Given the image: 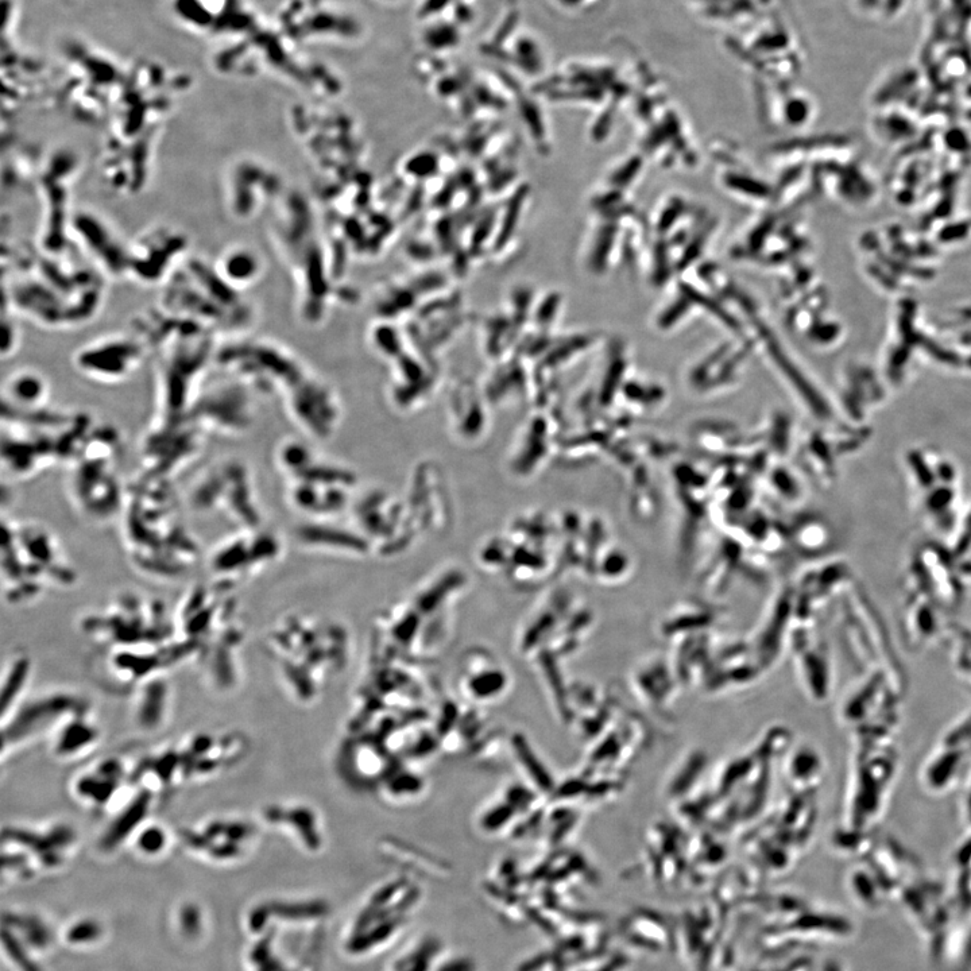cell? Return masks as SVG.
I'll return each mask as SVG.
<instances>
[{
	"instance_id": "cell-17",
	"label": "cell",
	"mask_w": 971,
	"mask_h": 971,
	"mask_svg": "<svg viewBox=\"0 0 971 971\" xmlns=\"http://www.w3.org/2000/svg\"><path fill=\"white\" fill-rule=\"evenodd\" d=\"M29 671V659L27 657L21 655L13 657V660L10 661V667L7 669L5 680H3V715L13 709L18 696L22 694Z\"/></svg>"
},
{
	"instance_id": "cell-7",
	"label": "cell",
	"mask_w": 971,
	"mask_h": 971,
	"mask_svg": "<svg viewBox=\"0 0 971 971\" xmlns=\"http://www.w3.org/2000/svg\"><path fill=\"white\" fill-rule=\"evenodd\" d=\"M143 346L127 338L96 340L77 352L75 365L85 377L103 384L129 378L141 365Z\"/></svg>"
},
{
	"instance_id": "cell-19",
	"label": "cell",
	"mask_w": 971,
	"mask_h": 971,
	"mask_svg": "<svg viewBox=\"0 0 971 971\" xmlns=\"http://www.w3.org/2000/svg\"><path fill=\"white\" fill-rule=\"evenodd\" d=\"M6 922L10 923V926H17L23 928L25 931L27 942L30 945L36 947H42L48 945L50 942L49 931L46 930L42 923L38 922L36 919H26L19 918V916H6Z\"/></svg>"
},
{
	"instance_id": "cell-1",
	"label": "cell",
	"mask_w": 971,
	"mask_h": 971,
	"mask_svg": "<svg viewBox=\"0 0 971 971\" xmlns=\"http://www.w3.org/2000/svg\"><path fill=\"white\" fill-rule=\"evenodd\" d=\"M168 479L146 477L126 491L125 541L131 560L153 578H176L193 566L199 547L179 517Z\"/></svg>"
},
{
	"instance_id": "cell-4",
	"label": "cell",
	"mask_w": 971,
	"mask_h": 971,
	"mask_svg": "<svg viewBox=\"0 0 971 971\" xmlns=\"http://www.w3.org/2000/svg\"><path fill=\"white\" fill-rule=\"evenodd\" d=\"M189 501L199 512L226 514L239 529L257 528L261 517L249 467L239 460H223L207 468L193 483Z\"/></svg>"
},
{
	"instance_id": "cell-20",
	"label": "cell",
	"mask_w": 971,
	"mask_h": 971,
	"mask_svg": "<svg viewBox=\"0 0 971 971\" xmlns=\"http://www.w3.org/2000/svg\"><path fill=\"white\" fill-rule=\"evenodd\" d=\"M3 945H5L7 953L21 967L22 971H41L40 967L30 959L25 949L21 946V943L15 939V936L7 928L3 930Z\"/></svg>"
},
{
	"instance_id": "cell-6",
	"label": "cell",
	"mask_w": 971,
	"mask_h": 971,
	"mask_svg": "<svg viewBox=\"0 0 971 971\" xmlns=\"http://www.w3.org/2000/svg\"><path fill=\"white\" fill-rule=\"evenodd\" d=\"M235 379V378H234ZM192 419L203 428L205 433H234L238 435L249 429L251 405L249 388L238 379L230 384H220L205 390L193 401Z\"/></svg>"
},
{
	"instance_id": "cell-22",
	"label": "cell",
	"mask_w": 971,
	"mask_h": 971,
	"mask_svg": "<svg viewBox=\"0 0 971 971\" xmlns=\"http://www.w3.org/2000/svg\"><path fill=\"white\" fill-rule=\"evenodd\" d=\"M181 926L185 934L189 936L196 935L200 930V915L196 907L193 905H187L181 911Z\"/></svg>"
},
{
	"instance_id": "cell-3",
	"label": "cell",
	"mask_w": 971,
	"mask_h": 971,
	"mask_svg": "<svg viewBox=\"0 0 971 971\" xmlns=\"http://www.w3.org/2000/svg\"><path fill=\"white\" fill-rule=\"evenodd\" d=\"M164 611L160 603L126 595L115 599L102 613L85 618L83 628L95 640L115 646L116 651H145L147 645L158 648L173 633L166 614L147 621Z\"/></svg>"
},
{
	"instance_id": "cell-13",
	"label": "cell",
	"mask_w": 971,
	"mask_h": 971,
	"mask_svg": "<svg viewBox=\"0 0 971 971\" xmlns=\"http://www.w3.org/2000/svg\"><path fill=\"white\" fill-rule=\"evenodd\" d=\"M49 398L48 382L36 371L21 370L10 375L3 386V404L9 405L5 415L10 419L29 417L45 412Z\"/></svg>"
},
{
	"instance_id": "cell-10",
	"label": "cell",
	"mask_w": 971,
	"mask_h": 971,
	"mask_svg": "<svg viewBox=\"0 0 971 971\" xmlns=\"http://www.w3.org/2000/svg\"><path fill=\"white\" fill-rule=\"evenodd\" d=\"M257 528L241 529L237 535L228 537L210 556L212 574L219 583L231 586L237 580L247 579L261 568L263 553L258 549L265 547V541L255 532Z\"/></svg>"
},
{
	"instance_id": "cell-14",
	"label": "cell",
	"mask_w": 971,
	"mask_h": 971,
	"mask_svg": "<svg viewBox=\"0 0 971 971\" xmlns=\"http://www.w3.org/2000/svg\"><path fill=\"white\" fill-rule=\"evenodd\" d=\"M99 737L98 726L88 718L87 709L81 710L57 727V733L53 734V753L65 760L79 756L98 744Z\"/></svg>"
},
{
	"instance_id": "cell-18",
	"label": "cell",
	"mask_w": 971,
	"mask_h": 971,
	"mask_svg": "<svg viewBox=\"0 0 971 971\" xmlns=\"http://www.w3.org/2000/svg\"><path fill=\"white\" fill-rule=\"evenodd\" d=\"M166 841L168 839H166V833L162 827L154 825L139 827L137 846L143 854L154 856V854L161 853L165 849Z\"/></svg>"
},
{
	"instance_id": "cell-15",
	"label": "cell",
	"mask_w": 971,
	"mask_h": 971,
	"mask_svg": "<svg viewBox=\"0 0 971 971\" xmlns=\"http://www.w3.org/2000/svg\"><path fill=\"white\" fill-rule=\"evenodd\" d=\"M166 702H168V688L165 684L152 682L145 688L143 695L139 696L137 703V718L139 726L147 729L160 725L165 717Z\"/></svg>"
},
{
	"instance_id": "cell-8",
	"label": "cell",
	"mask_w": 971,
	"mask_h": 971,
	"mask_svg": "<svg viewBox=\"0 0 971 971\" xmlns=\"http://www.w3.org/2000/svg\"><path fill=\"white\" fill-rule=\"evenodd\" d=\"M87 709L83 700L68 694H54L25 704L21 711L13 710L10 723L3 734L5 748H17L29 738H36L44 731L60 726L63 719Z\"/></svg>"
},
{
	"instance_id": "cell-16",
	"label": "cell",
	"mask_w": 971,
	"mask_h": 971,
	"mask_svg": "<svg viewBox=\"0 0 971 971\" xmlns=\"http://www.w3.org/2000/svg\"><path fill=\"white\" fill-rule=\"evenodd\" d=\"M223 274L220 277L223 278L227 284L231 286L234 284H243V282H249L253 280L255 274H257V261L253 255L249 253V250L237 249L228 251L222 262H220L219 268L216 269Z\"/></svg>"
},
{
	"instance_id": "cell-2",
	"label": "cell",
	"mask_w": 971,
	"mask_h": 971,
	"mask_svg": "<svg viewBox=\"0 0 971 971\" xmlns=\"http://www.w3.org/2000/svg\"><path fill=\"white\" fill-rule=\"evenodd\" d=\"M3 544V582L11 603L34 601L49 586L67 587L76 574L53 533L38 524L10 522Z\"/></svg>"
},
{
	"instance_id": "cell-11",
	"label": "cell",
	"mask_w": 971,
	"mask_h": 971,
	"mask_svg": "<svg viewBox=\"0 0 971 971\" xmlns=\"http://www.w3.org/2000/svg\"><path fill=\"white\" fill-rule=\"evenodd\" d=\"M125 779V765L115 758H107L76 777L72 784L73 796L92 810L104 808L119 795Z\"/></svg>"
},
{
	"instance_id": "cell-12",
	"label": "cell",
	"mask_w": 971,
	"mask_h": 971,
	"mask_svg": "<svg viewBox=\"0 0 971 971\" xmlns=\"http://www.w3.org/2000/svg\"><path fill=\"white\" fill-rule=\"evenodd\" d=\"M76 835L67 825L46 827L10 826L3 831L5 843H15L32 849L46 868H56L63 862L61 851L75 842Z\"/></svg>"
},
{
	"instance_id": "cell-21",
	"label": "cell",
	"mask_w": 971,
	"mask_h": 971,
	"mask_svg": "<svg viewBox=\"0 0 971 971\" xmlns=\"http://www.w3.org/2000/svg\"><path fill=\"white\" fill-rule=\"evenodd\" d=\"M100 934H102V928L99 924L92 922V920H85V922L76 924L68 932V939L72 943L92 942V940L98 939Z\"/></svg>"
},
{
	"instance_id": "cell-9",
	"label": "cell",
	"mask_w": 971,
	"mask_h": 971,
	"mask_svg": "<svg viewBox=\"0 0 971 971\" xmlns=\"http://www.w3.org/2000/svg\"><path fill=\"white\" fill-rule=\"evenodd\" d=\"M255 827L241 818H210L207 822L189 827L181 833V839L196 851H207L216 860H231L243 853V846L253 839Z\"/></svg>"
},
{
	"instance_id": "cell-5",
	"label": "cell",
	"mask_w": 971,
	"mask_h": 971,
	"mask_svg": "<svg viewBox=\"0 0 971 971\" xmlns=\"http://www.w3.org/2000/svg\"><path fill=\"white\" fill-rule=\"evenodd\" d=\"M205 432L185 415H161L143 439L146 477L168 479L201 451Z\"/></svg>"
}]
</instances>
